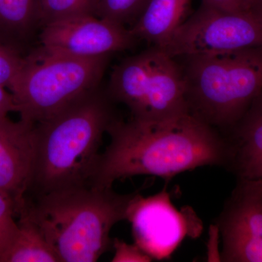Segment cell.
I'll return each instance as SVG.
<instances>
[{
  "instance_id": "obj_7",
  "label": "cell",
  "mask_w": 262,
  "mask_h": 262,
  "mask_svg": "<svg viewBox=\"0 0 262 262\" xmlns=\"http://www.w3.org/2000/svg\"><path fill=\"white\" fill-rule=\"evenodd\" d=\"M253 47H262V26L252 13H229L201 4L158 48L177 58Z\"/></svg>"
},
{
  "instance_id": "obj_10",
  "label": "cell",
  "mask_w": 262,
  "mask_h": 262,
  "mask_svg": "<svg viewBox=\"0 0 262 262\" xmlns=\"http://www.w3.org/2000/svg\"><path fill=\"white\" fill-rule=\"evenodd\" d=\"M193 218L192 213L179 211L164 189L146 198L138 192L129 207L127 220L136 246L151 259L161 260L170 257L186 236L193 237L190 232L199 233L198 227H192L195 224Z\"/></svg>"
},
{
  "instance_id": "obj_9",
  "label": "cell",
  "mask_w": 262,
  "mask_h": 262,
  "mask_svg": "<svg viewBox=\"0 0 262 262\" xmlns=\"http://www.w3.org/2000/svg\"><path fill=\"white\" fill-rule=\"evenodd\" d=\"M215 224L222 261L262 262V179L237 180Z\"/></svg>"
},
{
  "instance_id": "obj_5",
  "label": "cell",
  "mask_w": 262,
  "mask_h": 262,
  "mask_svg": "<svg viewBox=\"0 0 262 262\" xmlns=\"http://www.w3.org/2000/svg\"><path fill=\"white\" fill-rule=\"evenodd\" d=\"M110 56L77 58L41 46L24 56L9 91L20 119L46 121L99 87Z\"/></svg>"
},
{
  "instance_id": "obj_14",
  "label": "cell",
  "mask_w": 262,
  "mask_h": 262,
  "mask_svg": "<svg viewBox=\"0 0 262 262\" xmlns=\"http://www.w3.org/2000/svg\"><path fill=\"white\" fill-rule=\"evenodd\" d=\"M41 29L39 0H0V42L15 46Z\"/></svg>"
},
{
  "instance_id": "obj_13",
  "label": "cell",
  "mask_w": 262,
  "mask_h": 262,
  "mask_svg": "<svg viewBox=\"0 0 262 262\" xmlns=\"http://www.w3.org/2000/svg\"><path fill=\"white\" fill-rule=\"evenodd\" d=\"M192 0H149L129 28L137 40L163 46L189 17Z\"/></svg>"
},
{
  "instance_id": "obj_3",
  "label": "cell",
  "mask_w": 262,
  "mask_h": 262,
  "mask_svg": "<svg viewBox=\"0 0 262 262\" xmlns=\"http://www.w3.org/2000/svg\"><path fill=\"white\" fill-rule=\"evenodd\" d=\"M137 193L91 185L70 188L27 199L19 215L39 226L60 262H95L113 246L112 229L127 220Z\"/></svg>"
},
{
  "instance_id": "obj_12",
  "label": "cell",
  "mask_w": 262,
  "mask_h": 262,
  "mask_svg": "<svg viewBox=\"0 0 262 262\" xmlns=\"http://www.w3.org/2000/svg\"><path fill=\"white\" fill-rule=\"evenodd\" d=\"M225 138L228 149L226 168L237 180L262 179V91Z\"/></svg>"
},
{
  "instance_id": "obj_2",
  "label": "cell",
  "mask_w": 262,
  "mask_h": 262,
  "mask_svg": "<svg viewBox=\"0 0 262 262\" xmlns=\"http://www.w3.org/2000/svg\"><path fill=\"white\" fill-rule=\"evenodd\" d=\"M114 103L106 90L98 87L35 124V159L27 196L91 184L103 136L117 118Z\"/></svg>"
},
{
  "instance_id": "obj_17",
  "label": "cell",
  "mask_w": 262,
  "mask_h": 262,
  "mask_svg": "<svg viewBox=\"0 0 262 262\" xmlns=\"http://www.w3.org/2000/svg\"><path fill=\"white\" fill-rule=\"evenodd\" d=\"M149 0H98L94 15L130 28Z\"/></svg>"
},
{
  "instance_id": "obj_19",
  "label": "cell",
  "mask_w": 262,
  "mask_h": 262,
  "mask_svg": "<svg viewBox=\"0 0 262 262\" xmlns=\"http://www.w3.org/2000/svg\"><path fill=\"white\" fill-rule=\"evenodd\" d=\"M24 57L0 42V85L10 90L23 67Z\"/></svg>"
},
{
  "instance_id": "obj_8",
  "label": "cell",
  "mask_w": 262,
  "mask_h": 262,
  "mask_svg": "<svg viewBox=\"0 0 262 262\" xmlns=\"http://www.w3.org/2000/svg\"><path fill=\"white\" fill-rule=\"evenodd\" d=\"M41 47L77 58L111 56L130 49L137 39L127 27L94 15H74L43 26Z\"/></svg>"
},
{
  "instance_id": "obj_18",
  "label": "cell",
  "mask_w": 262,
  "mask_h": 262,
  "mask_svg": "<svg viewBox=\"0 0 262 262\" xmlns=\"http://www.w3.org/2000/svg\"><path fill=\"white\" fill-rule=\"evenodd\" d=\"M14 206L8 198L0 192V262L11 247L18 232L15 220Z\"/></svg>"
},
{
  "instance_id": "obj_11",
  "label": "cell",
  "mask_w": 262,
  "mask_h": 262,
  "mask_svg": "<svg viewBox=\"0 0 262 262\" xmlns=\"http://www.w3.org/2000/svg\"><path fill=\"white\" fill-rule=\"evenodd\" d=\"M36 152L35 124L0 118V192L18 215L26 204Z\"/></svg>"
},
{
  "instance_id": "obj_23",
  "label": "cell",
  "mask_w": 262,
  "mask_h": 262,
  "mask_svg": "<svg viewBox=\"0 0 262 262\" xmlns=\"http://www.w3.org/2000/svg\"><path fill=\"white\" fill-rule=\"evenodd\" d=\"M251 13L254 15L255 18L257 19L258 21L259 22L260 24L262 26V0H260V1L258 2L256 8L253 9Z\"/></svg>"
},
{
  "instance_id": "obj_21",
  "label": "cell",
  "mask_w": 262,
  "mask_h": 262,
  "mask_svg": "<svg viewBox=\"0 0 262 262\" xmlns=\"http://www.w3.org/2000/svg\"><path fill=\"white\" fill-rule=\"evenodd\" d=\"M260 0H202L201 4L229 13H251Z\"/></svg>"
},
{
  "instance_id": "obj_15",
  "label": "cell",
  "mask_w": 262,
  "mask_h": 262,
  "mask_svg": "<svg viewBox=\"0 0 262 262\" xmlns=\"http://www.w3.org/2000/svg\"><path fill=\"white\" fill-rule=\"evenodd\" d=\"M18 232L2 262H60L39 226L28 215H18Z\"/></svg>"
},
{
  "instance_id": "obj_4",
  "label": "cell",
  "mask_w": 262,
  "mask_h": 262,
  "mask_svg": "<svg viewBox=\"0 0 262 262\" xmlns=\"http://www.w3.org/2000/svg\"><path fill=\"white\" fill-rule=\"evenodd\" d=\"M189 113L230 132L262 91V47L177 57Z\"/></svg>"
},
{
  "instance_id": "obj_20",
  "label": "cell",
  "mask_w": 262,
  "mask_h": 262,
  "mask_svg": "<svg viewBox=\"0 0 262 262\" xmlns=\"http://www.w3.org/2000/svg\"><path fill=\"white\" fill-rule=\"evenodd\" d=\"M113 246L115 253L112 261H150L151 260V258L136 244H127L124 241L115 239Z\"/></svg>"
},
{
  "instance_id": "obj_22",
  "label": "cell",
  "mask_w": 262,
  "mask_h": 262,
  "mask_svg": "<svg viewBox=\"0 0 262 262\" xmlns=\"http://www.w3.org/2000/svg\"><path fill=\"white\" fill-rule=\"evenodd\" d=\"M10 113H18V107L9 90L0 85V118L8 117Z\"/></svg>"
},
{
  "instance_id": "obj_1",
  "label": "cell",
  "mask_w": 262,
  "mask_h": 262,
  "mask_svg": "<svg viewBox=\"0 0 262 262\" xmlns=\"http://www.w3.org/2000/svg\"><path fill=\"white\" fill-rule=\"evenodd\" d=\"M107 134L90 184L98 189L135 176L170 179L199 167H227L225 138L190 114L159 121L117 118Z\"/></svg>"
},
{
  "instance_id": "obj_16",
  "label": "cell",
  "mask_w": 262,
  "mask_h": 262,
  "mask_svg": "<svg viewBox=\"0 0 262 262\" xmlns=\"http://www.w3.org/2000/svg\"><path fill=\"white\" fill-rule=\"evenodd\" d=\"M97 3L98 0H39L41 28L67 17L94 15Z\"/></svg>"
},
{
  "instance_id": "obj_6",
  "label": "cell",
  "mask_w": 262,
  "mask_h": 262,
  "mask_svg": "<svg viewBox=\"0 0 262 262\" xmlns=\"http://www.w3.org/2000/svg\"><path fill=\"white\" fill-rule=\"evenodd\" d=\"M106 91L136 120L159 121L189 114L182 67L157 46L115 65Z\"/></svg>"
}]
</instances>
